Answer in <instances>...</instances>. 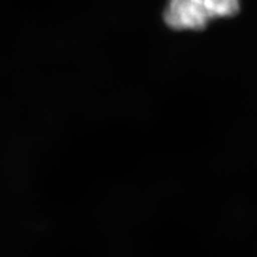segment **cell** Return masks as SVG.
Here are the masks:
<instances>
[{"instance_id": "cell-1", "label": "cell", "mask_w": 257, "mask_h": 257, "mask_svg": "<svg viewBox=\"0 0 257 257\" xmlns=\"http://www.w3.org/2000/svg\"><path fill=\"white\" fill-rule=\"evenodd\" d=\"M164 20L176 30H200L209 22L204 0H170Z\"/></svg>"}, {"instance_id": "cell-2", "label": "cell", "mask_w": 257, "mask_h": 257, "mask_svg": "<svg viewBox=\"0 0 257 257\" xmlns=\"http://www.w3.org/2000/svg\"><path fill=\"white\" fill-rule=\"evenodd\" d=\"M209 20L214 18H231L239 12V0H204Z\"/></svg>"}]
</instances>
